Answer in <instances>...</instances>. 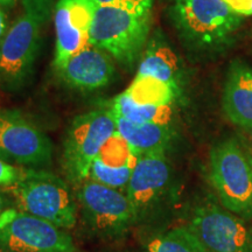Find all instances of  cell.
Here are the masks:
<instances>
[{
	"label": "cell",
	"mask_w": 252,
	"mask_h": 252,
	"mask_svg": "<svg viewBox=\"0 0 252 252\" xmlns=\"http://www.w3.org/2000/svg\"><path fill=\"white\" fill-rule=\"evenodd\" d=\"M243 15L224 0H174L169 19L179 39L191 55L210 59L232 46Z\"/></svg>",
	"instance_id": "obj_1"
},
{
	"label": "cell",
	"mask_w": 252,
	"mask_h": 252,
	"mask_svg": "<svg viewBox=\"0 0 252 252\" xmlns=\"http://www.w3.org/2000/svg\"><path fill=\"white\" fill-rule=\"evenodd\" d=\"M54 0H23L21 11L0 41V87L15 91L26 86L54 13Z\"/></svg>",
	"instance_id": "obj_2"
},
{
	"label": "cell",
	"mask_w": 252,
	"mask_h": 252,
	"mask_svg": "<svg viewBox=\"0 0 252 252\" xmlns=\"http://www.w3.org/2000/svg\"><path fill=\"white\" fill-rule=\"evenodd\" d=\"M152 6H97L90 43L105 50L127 70L140 61L150 39Z\"/></svg>",
	"instance_id": "obj_3"
},
{
	"label": "cell",
	"mask_w": 252,
	"mask_h": 252,
	"mask_svg": "<svg viewBox=\"0 0 252 252\" xmlns=\"http://www.w3.org/2000/svg\"><path fill=\"white\" fill-rule=\"evenodd\" d=\"M15 208L60 228L72 229L77 222L78 203L70 187L54 173L26 168L24 178L8 188Z\"/></svg>",
	"instance_id": "obj_4"
},
{
	"label": "cell",
	"mask_w": 252,
	"mask_h": 252,
	"mask_svg": "<svg viewBox=\"0 0 252 252\" xmlns=\"http://www.w3.org/2000/svg\"><path fill=\"white\" fill-rule=\"evenodd\" d=\"M117 132L111 108L88 111L72 119L63 140L62 168L68 181L81 185L89 179L94 158Z\"/></svg>",
	"instance_id": "obj_5"
},
{
	"label": "cell",
	"mask_w": 252,
	"mask_h": 252,
	"mask_svg": "<svg viewBox=\"0 0 252 252\" xmlns=\"http://www.w3.org/2000/svg\"><path fill=\"white\" fill-rule=\"evenodd\" d=\"M210 179L230 213L252 217V160L238 141H220L210 151Z\"/></svg>",
	"instance_id": "obj_6"
},
{
	"label": "cell",
	"mask_w": 252,
	"mask_h": 252,
	"mask_svg": "<svg viewBox=\"0 0 252 252\" xmlns=\"http://www.w3.org/2000/svg\"><path fill=\"white\" fill-rule=\"evenodd\" d=\"M0 250L5 252H77L64 229L15 207L0 215Z\"/></svg>",
	"instance_id": "obj_7"
},
{
	"label": "cell",
	"mask_w": 252,
	"mask_h": 252,
	"mask_svg": "<svg viewBox=\"0 0 252 252\" xmlns=\"http://www.w3.org/2000/svg\"><path fill=\"white\" fill-rule=\"evenodd\" d=\"M75 196L82 219L97 236L118 237L135 223L133 209L124 191L87 179L77 186Z\"/></svg>",
	"instance_id": "obj_8"
},
{
	"label": "cell",
	"mask_w": 252,
	"mask_h": 252,
	"mask_svg": "<svg viewBox=\"0 0 252 252\" xmlns=\"http://www.w3.org/2000/svg\"><path fill=\"white\" fill-rule=\"evenodd\" d=\"M52 158L53 144L45 132L18 110L0 109V159L39 168Z\"/></svg>",
	"instance_id": "obj_9"
},
{
	"label": "cell",
	"mask_w": 252,
	"mask_h": 252,
	"mask_svg": "<svg viewBox=\"0 0 252 252\" xmlns=\"http://www.w3.org/2000/svg\"><path fill=\"white\" fill-rule=\"evenodd\" d=\"M188 225L209 252H252L251 230L220 207L196 208Z\"/></svg>",
	"instance_id": "obj_10"
},
{
	"label": "cell",
	"mask_w": 252,
	"mask_h": 252,
	"mask_svg": "<svg viewBox=\"0 0 252 252\" xmlns=\"http://www.w3.org/2000/svg\"><path fill=\"white\" fill-rule=\"evenodd\" d=\"M171 180L166 151L141 153L125 193L133 209L135 223L146 217L159 203Z\"/></svg>",
	"instance_id": "obj_11"
},
{
	"label": "cell",
	"mask_w": 252,
	"mask_h": 252,
	"mask_svg": "<svg viewBox=\"0 0 252 252\" xmlns=\"http://www.w3.org/2000/svg\"><path fill=\"white\" fill-rule=\"evenodd\" d=\"M97 6L93 0H59L54 8L56 70L90 45V30Z\"/></svg>",
	"instance_id": "obj_12"
},
{
	"label": "cell",
	"mask_w": 252,
	"mask_h": 252,
	"mask_svg": "<svg viewBox=\"0 0 252 252\" xmlns=\"http://www.w3.org/2000/svg\"><path fill=\"white\" fill-rule=\"evenodd\" d=\"M115 60L105 50L88 45L58 69L59 77L70 89L89 93L108 87L116 75Z\"/></svg>",
	"instance_id": "obj_13"
},
{
	"label": "cell",
	"mask_w": 252,
	"mask_h": 252,
	"mask_svg": "<svg viewBox=\"0 0 252 252\" xmlns=\"http://www.w3.org/2000/svg\"><path fill=\"white\" fill-rule=\"evenodd\" d=\"M138 158L139 153L117 131L105 141L94 158L90 167L89 179L124 191Z\"/></svg>",
	"instance_id": "obj_14"
},
{
	"label": "cell",
	"mask_w": 252,
	"mask_h": 252,
	"mask_svg": "<svg viewBox=\"0 0 252 252\" xmlns=\"http://www.w3.org/2000/svg\"><path fill=\"white\" fill-rule=\"evenodd\" d=\"M222 106L226 118L242 127L252 126V67L241 60L230 63L223 89Z\"/></svg>",
	"instance_id": "obj_15"
},
{
	"label": "cell",
	"mask_w": 252,
	"mask_h": 252,
	"mask_svg": "<svg viewBox=\"0 0 252 252\" xmlns=\"http://www.w3.org/2000/svg\"><path fill=\"white\" fill-rule=\"evenodd\" d=\"M137 75L156 77L181 94L185 77L184 65L161 31L154 32L149 39Z\"/></svg>",
	"instance_id": "obj_16"
},
{
	"label": "cell",
	"mask_w": 252,
	"mask_h": 252,
	"mask_svg": "<svg viewBox=\"0 0 252 252\" xmlns=\"http://www.w3.org/2000/svg\"><path fill=\"white\" fill-rule=\"evenodd\" d=\"M113 115L118 133L139 154L166 151L174 137V130L171 123L137 124L116 115L115 112Z\"/></svg>",
	"instance_id": "obj_17"
},
{
	"label": "cell",
	"mask_w": 252,
	"mask_h": 252,
	"mask_svg": "<svg viewBox=\"0 0 252 252\" xmlns=\"http://www.w3.org/2000/svg\"><path fill=\"white\" fill-rule=\"evenodd\" d=\"M132 103L141 106L173 105L180 94L174 88L152 76L135 75L130 87L124 91Z\"/></svg>",
	"instance_id": "obj_18"
},
{
	"label": "cell",
	"mask_w": 252,
	"mask_h": 252,
	"mask_svg": "<svg viewBox=\"0 0 252 252\" xmlns=\"http://www.w3.org/2000/svg\"><path fill=\"white\" fill-rule=\"evenodd\" d=\"M147 252H209L189 225L176 226L156 236L147 243Z\"/></svg>",
	"instance_id": "obj_19"
},
{
	"label": "cell",
	"mask_w": 252,
	"mask_h": 252,
	"mask_svg": "<svg viewBox=\"0 0 252 252\" xmlns=\"http://www.w3.org/2000/svg\"><path fill=\"white\" fill-rule=\"evenodd\" d=\"M111 110L116 115L127 121L143 123H171L172 105L168 106H141L132 103L123 93L113 99Z\"/></svg>",
	"instance_id": "obj_20"
},
{
	"label": "cell",
	"mask_w": 252,
	"mask_h": 252,
	"mask_svg": "<svg viewBox=\"0 0 252 252\" xmlns=\"http://www.w3.org/2000/svg\"><path fill=\"white\" fill-rule=\"evenodd\" d=\"M26 168L17 167L13 163L0 159V187L11 188L24 178Z\"/></svg>",
	"instance_id": "obj_21"
},
{
	"label": "cell",
	"mask_w": 252,
	"mask_h": 252,
	"mask_svg": "<svg viewBox=\"0 0 252 252\" xmlns=\"http://www.w3.org/2000/svg\"><path fill=\"white\" fill-rule=\"evenodd\" d=\"M96 6L109 4H124L131 6H152L153 0H93Z\"/></svg>",
	"instance_id": "obj_22"
},
{
	"label": "cell",
	"mask_w": 252,
	"mask_h": 252,
	"mask_svg": "<svg viewBox=\"0 0 252 252\" xmlns=\"http://www.w3.org/2000/svg\"><path fill=\"white\" fill-rule=\"evenodd\" d=\"M235 12L242 15H250L252 0H224Z\"/></svg>",
	"instance_id": "obj_23"
},
{
	"label": "cell",
	"mask_w": 252,
	"mask_h": 252,
	"mask_svg": "<svg viewBox=\"0 0 252 252\" xmlns=\"http://www.w3.org/2000/svg\"><path fill=\"white\" fill-rule=\"evenodd\" d=\"M7 15H6L5 11L0 7V41L5 36L6 32H7Z\"/></svg>",
	"instance_id": "obj_24"
},
{
	"label": "cell",
	"mask_w": 252,
	"mask_h": 252,
	"mask_svg": "<svg viewBox=\"0 0 252 252\" xmlns=\"http://www.w3.org/2000/svg\"><path fill=\"white\" fill-rule=\"evenodd\" d=\"M9 207H11V201H9L8 197L4 194V191L0 189V215H1V214Z\"/></svg>",
	"instance_id": "obj_25"
},
{
	"label": "cell",
	"mask_w": 252,
	"mask_h": 252,
	"mask_svg": "<svg viewBox=\"0 0 252 252\" xmlns=\"http://www.w3.org/2000/svg\"><path fill=\"white\" fill-rule=\"evenodd\" d=\"M18 0H0V7H12Z\"/></svg>",
	"instance_id": "obj_26"
},
{
	"label": "cell",
	"mask_w": 252,
	"mask_h": 252,
	"mask_svg": "<svg viewBox=\"0 0 252 252\" xmlns=\"http://www.w3.org/2000/svg\"><path fill=\"white\" fill-rule=\"evenodd\" d=\"M248 130H249V132H250V135H251V140H252V126H251L250 128H248Z\"/></svg>",
	"instance_id": "obj_27"
},
{
	"label": "cell",
	"mask_w": 252,
	"mask_h": 252,
	"mask_svg": "<svg viewBox=\"0 0 252 252\" xmlns=\"http://www.w3.org/2000/svg\"><path fill=\"white\" fill-rule=\"evenodd\" d=\"M250 15H252V7H251V11H250Z\"/></svg>",
	"instance_id": "obj_28"
},
{
	"label": "cell",
	"mask_w": 252,
	"mask_h": 252,
	"mask_svg": "<svg viewBox=\"0 0 252 252\" xmlns=\"http://www.w3.org/2000/svg\"><path fill=\"white\" fill-rule=\"evenodd\" d=\"M0 252H5V251H1V250H0Z\"/></svg>",
	"instance_id": "obj_29"
}]
</instances>
